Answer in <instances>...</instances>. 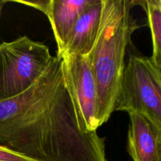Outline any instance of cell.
Instances as JSON below:
<instances>
[{
	"instance_id": "ba28073f",
	"label": "cell",
	"mask_w": 161,
	"mask_h": 161,
	"mask_svg": "<svg viewBox=\"0 0 161 161\" xmlns=\"http://www.w3.org/2000/svg\"><path fill=\"white\" fill-rule=\"evenodd\" d=\"M102 8V0H94L82 13L69 33L62 51L57 56L89 54L98 33Z\"/></svg>"
},
{
	"instance_id": "5b68a950",
	"label": "cell",
	"mask_w": 161,
	"mask_h": 161,
	"mask_svg": "<svg viewBox=\"0 0 161 161\" xmlns=\"http://www.w3.org/2000/svg\"><path fill=\"white\" fill-rule=\"evenodd\" d=\"M61 69L80 130L97 131V94L88 55L62 54Z\"/></svg>"
},
{
	"instance_id": "277c9868",
	"label": "cell",
	"mask_w": 161,
	"mask_h": 161,
	"mask_svg": "<svg viewBox=\"0 0 161 161\" xmlns=\"http://www.w3.org/2000/svg\"><path fill=\"white\" fill-rule=\"evenodd\" d=\"M114 111L140 113L161 127V69L150 58L130 55L123 72Z\"/></svg>"
},
{
	"instance_id": "8fae6325",
	"label": "cell",
	"mask_w": 161,
	"mask_h": 161,
	"mask_svg": "<svg viewBox=\"0 0 161 161\" xmlns=\"http://www.w3.org/2000/svg\"><path fill=\"white\" fill-rule=\"evenodd\" d=\"M8 2L9 1H6V0H0V20H1L2 15H3V11L5 7V5H6Z\"/></svg>"
},
{
	"instance_id": "30bf717a",
	"label": "cell",
	"mask_w": 161,
	"mask_h": 161,
	"mask_svg": "<svg viewBox=\"0 0 161 161\" xmlns=\"http://www.w3.org/2000/svg\"><path fill=\"white\" fill-rule=\"evenodd\" d=\"M0 161H36L28 157L0 146Z\"/></svg>"
},
{
	"instance_id": "6da1fadb",
	"label": "cell",
	"mask_w": 161,
	"mask_h": 161,
	"mask_svg": "<svg viewBox=\"0 0 161 161\" xmlns=\"http://www.w3.org/2000/svg\"><path fill=\"white\" fill-rule=\"evenodd\" d=\"M0 146L36 161H108L103 138L80 130L57 56L27 91L0 102Z\"/></svg>"
},
{
	"instance_id": "7a4b0ae2",
	"label": "cell",
	"mask_w": 161,
	"mask_h": 161,
	"mask_svg": "<svg viewBox=\"0 0 161 161\" xmlns=\"http://www.w3.org/2000/svg\"><path fill=\"white\" fill-rule=\"evenodd\" d=\"M100 26L95 42L88 54L97 94V115L99 127L114 112L127 47L137 28L131 9L133 0H102Z\"/></svg>"
},
{
	"instance_id": "8992f818",
	"label": "cell",
	"mask_w": 161,
	"mask_h": 161,
	"mask_svg": "<svg viewBox=\"0 0 161 161\" xmlns=\"http://www.w3.org/2000/svg\"><path fill=\"white\" fill-rule=\"evenodd\" d=\"M127 152L133 161H161V127L144 115L129 113Z\"/></svg>"
},
{
	"instance_id": "9c48e42d",
	"label": "cell",
	"mask_w": 161,
	"mask_h": 161,
	"mask_svg": "<svg viewBox=\"0 0 161 161\" xmlns=\"http://www.w3.org/2000/svg\"><path fill=\"white\" fill-rule=\"evenodd\" d=\"M147 15L148 25L151 32L153 53L150 59L161 69V0L141 1Z\"/></svg>"
},
{
	"instance_id": "52a82bcc",
	"label": "cell",
	"mask_w": 161,
	"mask_h": 161,
	"mask_svg": "<svg viewBox=\"0 0 161 161\" xmlns=\"http://www.w3.org/2000/svg\"><path fill=\"white\" fill-rule=\"evenodd\" d=\"M93 2L94 0H46L42 13L50 20L58 47L57 54L62 51L80 16Z\"/></svg>"
},
{
	"instance_id": "3957f363",
	"label": "cell",
	"mask_w": 161,
	"mask_h": 161,
	"mask_svg": "<svg viewBox=\"0 0 161 161\" xmlns=\"http://www.w3.org/2000/svg\"><path fill=\"white\" fill-rule=\"evenodd\" d=\"M53 56L45 44L23 36L0 43V102L13 98L32 86Z\"/></svg>"
}]
</instances>
